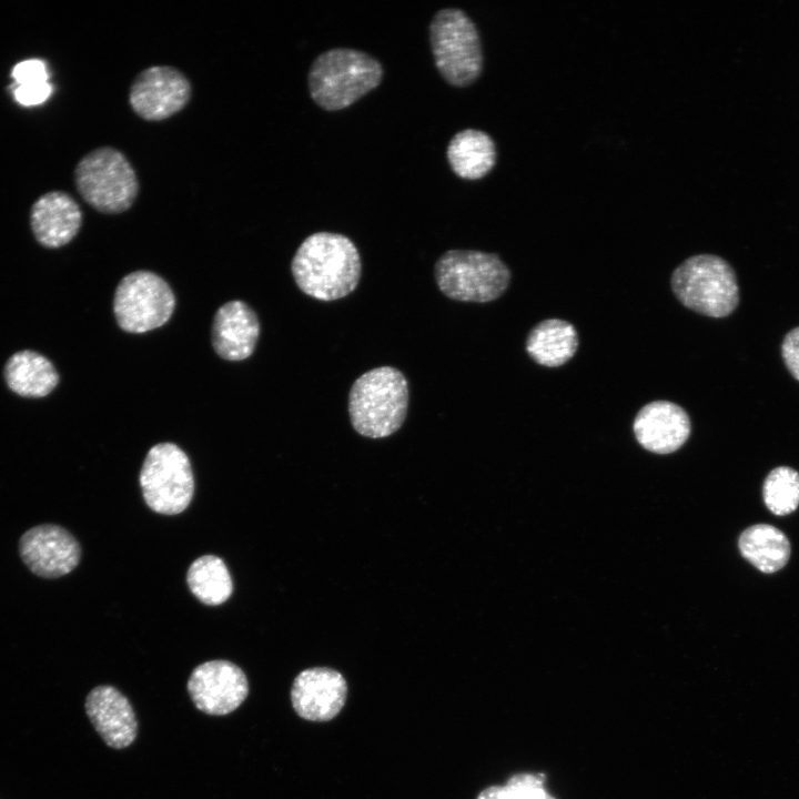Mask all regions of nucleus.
<instances>
[{
    "label": "nucleus",
    "instance_id": "4468645a",
    "mask_svg": "<svg viewBox=\"0 0 799 799\" xmlns=\"http://www.w3.org/2000/svg\"><path fill=\"white\" fill-rule=\"evenodd\" d=\"M84 709L107 746L123 749L135 740L138 720L134 710L129 699L115 687H94L85 698Z\"/></svg>",
    "mask_w": 799,
    "mask_h": 799
},
{
    "label": "nucleus",
    "instance_id": "9d476101",
    "mask_svg": "<svg viewBox=\"0 0 799 799\" xmlns=\"http://www.w3.org/2000/svg\"><path fill=\"white\" fill-rule=\"evenodd\" d=\"M192 98V84L178 68L166 64L141 70L129 88V104L142 120L158 122L182 111Z\"/></svg>",
    "mask_w": 799,
    "mask_h": 799
},
{
    "label": "nucleus",
    "instance_id": "bb28decb",
    "mask_svg": "<svg viewBox=\"0 0 799 799\" xmlns=\"http://www.w3.org/2000/svg\"><path fill=\"white\" fill-rule=\"evenodd\" d=\"M781 353L787 368L799 381V327L791 330L785 336Z\"/></svg>",
    "mask_w": 799,
    "mask_h": 799
},
{
    "label": "nucleus",
    "instance_id": "423d86ee",
    "mask_svg": "<svg viewBox=\"0 0 799 799\" xmlns=\"http://www.w3.org/2000/svg\"><path fill=\"white\" fill-rule=\"evenodd\" d=\"M429 44L435 65L454 87H467L483 70L479 32L468 14L458 8L438 10L429 22Z\"/></svg>",
    "mask_w": 799,
    "mask_h": 799
},
{
    "label": "nucleus",
    "instance_id": "39448f33",
    "mask_svg": "<svg viewBox=\"0 0 799 799\" xmlns=\"http://www.w3.org/2000/svg\"><path fill=\"white\" fill-rule=\"evenodd\" d=\"M434 277L448 299L486 303L504 294L510 271L496 253L452 249L435 262Z\"/></svg>",
    "mask_w": 799,
    "mask_h": 799
},
{
    "label": "nucleus",
    "instance_id": "9b49d317",
    "mask_svg": "<svg viewBox=\"0 0 799 799\" xmlns=\"http://www.w3.org/2000/svg\"><path fill=\"white\" fill-rule=\"evenodd\" d=\"M18 552L27 568L45 579L68 575L81 559L77 538L57 524H40L26 530L19 538Z\"/></svg>",
    "mask_w": 799,
    "mask_h": 799
},
{
    "label": "nucleus",
    "instance_id": "ddd939ff",
    "mask_svg": "<svg viewBox=\"0 0 799 799\" xmlns=\"http://www.w3.org/2000/svg\"><path fill=\"white\" fill-rule=\"evenodd\" d=\"M346 697L345 678L341 672L328 667L302 670L293 680L291 688L294 711L309 721L332 720L344 707Z\"/></svg>",
    "mask_w": 799,
    "mask_h": 799
},
{
    "label": "nucleus",
    "instance_id": "f3484780",
    "mask_svg": "<svg viewBox=\"0 0 799 799\" xmlns=\"http://www.w3.org/2000/svg\"><path fill=\"white\" fill-rule=\"evenodd\" d=\"M260 324L253 310L242 301H230L216 311L212 325V344L227 361H242L254 351Z\"/></svg>",
    "mask_w": 799,
    "mask_h": 799
},
{
    "label": "nucleus",
    "instance_id": "20e7f679",
    "mask_svg": "<svg viewBox=\"0 0 799 799\" xmlns=\"http://www.w3.org/2000/svg\"><path fill=\"white\" fill-rule=\"evenodd\" d=\"M73 176L83 201L103 214L128 211L139 195L140 183L133 165L113 146H99L84 154Z\"/></svg>",
    "mask_w": 799,
    "mask_h": 799
},
{
    "label": "nucleus",
    "instance_id": "7ed1b4c3",
    "mask_svg": "<svg viewBox=\"0 0 799 799\" xmlns=\"http://www.w3.org/2000/svg\"><path fill=\"white\" fill-rule=\"evenodd\" d=\"M408 408V384L392 366L370 370L355 380L348 393V415L353 428L370 438L394 434L403 425Z\"/></svg>",
    "mask_w": 799,
    "mask_h": 799
},
{
    "label": "nucleus",
    "instance_id": "1a4fd4ad",
    "mask_svg": "<svg viewBox=\"0 0 799 799\" xmlns=\"http://www.w3.org/2000/svg\"><path fill=\"white\" fill-rule=\"evenodd\" d=\"M174 307L175 297L171 287L150 271H135L125 275L115 290V320L129 333H144L164 325Z\"/></svg>",
    "mask_w": 799,
    "mask_h": 799
},
{
    "label": "nucleus",
    "instance_id": "a878e982",
    "mask_svg": "<svg viewBox=\"0 0 799 799\" xmlns=\"http://www.w3.org/2000/svg\"><path fill=\"white\" fill-rule=\"evenodd\" d=\"M16 101L23 107H33L43 103L52 93V85L48 82L31 88L11 87Z\"/></svg>",
    "mask_w": 799,
    "mask_h": 799
},
{
    "label": "nucleus",
    "instance_id": "b1692460",
    "mask_svg": "<svg viewBox=\"0 0 799 799\" xmlns=\"http://www.w3.org/2000/svg\"><path fill=\"white\" fill-rule=\"evenodd\" d=\"M476 799H554L544 787V776L533 773L513 775L503 786H490Z\"/></svg>",
    "mask_w": 799,
    "mask_h": 799
},
{
    "label": "nucleus",
    "instance_id": "4be33fe9",
    "mask_svg": "<svg viewBox=\"0 0 799 799\" xmlns=\"http://www.w3.org/2000/svg\"><path fill=\"white\" fill-rule=\"evenodd\" d=\"M186 581L192 594L205 605H220L233 590L232 578L225 563L218 556L204 555L189 567Z\"/></svg>",
    "mask_w": 799,
    "mask_h": 799
},
{
    "label": "nucleus",
    "instance_id": "2eb2a0df",
    "mask_svg": "<svg viewBox=\"0 0 799 799\" xmlns=\"http://www.w3.org/2000/svg\"><path fill=\"white\" fill-rule=\"evenodd\" d=\"M633 429L644 448L657 454H669L688 439L691 424L681 406L669 401H654L639 409Z\"/></svg>",
    "mask_w": 799,
    "mask_h": 799
},
{
    "label": "nucleus",
    "instance_id": "6e6552de",
    "mask_svg": "<svg viewBox=\"0 0 799 799\" xmlns=\"http://www.w3.org/2000/svg\"><path fill=\"white\" fill-rule=\"evenodd\" d=\"M146 505L155 513L176 515L189 506L194 477L188 455L173 443H160L148 452L140 472Z\"/></svg>",
    "mask_w": 799,
    "mask_h": 799
},
{
    "label": "nucleus",
    "instance_id": "0eeeda50",
    "mask_svg": "<svg viewBox=\"0 0 799 799\" xmlns=\"http://www.w3.org/2000/svg\"><path fill=\"white\" fill-rule=\"evenodd\" d=\"M670 284L682 305L706 316H728L739 302L736 273L717 255L688 257L675 269Z\"/></svg>",
    "mask_w": 799,
    "mask_h": 799
},
{
    "label": "nucleus",
    "instance_id": "393cba45",
    "mask_svg": "<svg viewBox=\"0 0 799 799\" xmlns=\"http://www.w3.org/2000/svg\"><path fill=\"white\" fill-rule=\"evenodd\" d=\"M12 87H36L48 83L49 73L44 61L28 59L18 62L11 71Z\"/></svg>",
    "mask_w": 799,
    "mask_h": 799
},
{
    "label": "nucleus",
    "instance_id": "5701e85b",
    "mask_svg": "<svg viewBox=\"0 0 799 799\" xmlns=\"http://www.w3.org/2000/svg\"><path fill=\"white\" fill-rule=\"evenodd\" d=\"M763 502L775 515H787L799 506V473L793 468H773L765 479Z\"/></svg>",
    "mask_w": 799,
    "mask_h": 799
},
{
    "label": "nucleus",
    "instance_id": "dca6fc26",
    "mask_svg": "<svg viewBox=\"0 0 799 799\" xmlns=\"http://www.w3.org/2000/svg\"><path fill=\"white\" fill-rule=\"evenodd\" d=\"M82 212L78 202L64 191L39 196L30 210V226L36 240L49 249L70 243L79 233Z\"/></svg>",
    "mask_w": 799,
    "mask_h": 799
},
{
    "label": "nucleus",
    "instance_id": "f8f14e48",
    "mask_svg": "<svg viewBox=\"0 0 799 799\" xmlns=\"http://www.w3.org/2000/svg\"><path fill=\"white\" fill-rule=\"evenodd\" d=\"M186 687L194 706L211 716L231 714L249 695L246 675L227 660L200 664L191 672Z\"/></svg>",
    "mask_w": 799,
    "mask_h": 799
},
{
    "label": "nucleus",
    "instance_id": "f03ea898",
    "mask_svg": "<svg viewBox=\"0 0 799 799\" xmlns=\"http://www.w3.org/2000/svg\"><path fill=\"white\" fill-rule=\"evenodd\" d=\"M382 79L383 65L373 55L353 48H332L313 60L307 87L320 108L337 111L375 89Z\"/></svg>",
    "mask_w": 799,
    "mask_h": 799
},
{
    "label": "nucleus",
    "instance_id": "a211bd4d",
    "mask_svg": "<svg viewBox=\"0 0 799 799\" xmlns=\"http://www.w3.org/2000/svg\"><path fill=\"white\" fill-rule=\"evenodd\" d=\"M446 156L457 176L464 180H478L495 166L497 150L488 133L476 129H464L449 140Z\"/></svg>",
    "mask_w": 799,
    "mask_h": 799
},
{
    "label": "nucleus",
    "instance_id": "f257e3e1",
    "mask_svg": "<svg viewBox=\"0 0 799 799\" xmlns=\"http://www.w3.org/2000/svg\"><path fill=\"white\" fill-rule=\"evenodd\" d=\"M291 270L296 285L320 301L347 296L361 279L362 262L353 241L340 233L309 235L296 250Z\"/></svg>",
    "mask_w": 799,
    "mask_h": 799
},
{
    "label": "nucleus",
    "instance_id": "aec40b11",
    "mask_svg": "<svg viewBox=\"0 0 799 799\" xmlns=\"http://www.w3.org/2000/svg\"><path fill=\"white\" fill-rule=\"evenodd\" d=\"M8 387L23 397H44L59 382L53 364L43 355L24 350L13 354L4 366Z\"/></svg>",
    "mask_w": 799,
    "mask_h": 799
},
{
    "label": "nucleus",
    "instance_id": "412c9836",
    "mask_svg": "<svg viewBox=\"0 0 799 799\" xmlns=\"http://www.w3.org/2000/svg\"><path fill=\"white\" fill-rule=\"evenodd\" d=\"M744 558L762 573L785 567L790 557V542L777 527L756 524L744 530L738 542Z\"/></svg>",
    "mask_w": 799,
    "mask_h": 799
},
{
    "label": "nucleus",
    "instance_id": "6ab92c4d",
    "mask_svg": "<svg viewBox=\"0 0 799 799\" xmlns=\"http://www.w3.org/2000/svg\"><path fill=\"white\" fill-rule=\"evenodd\" d=\"M578 347L573 324L560 318H547L536 324L527 335L526 351L538 364L557 367L568 362Z\"/></svg>",
    "mask_w": 799,
    "mask_h": 799
}]
</instances>
